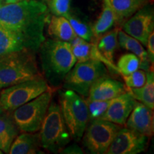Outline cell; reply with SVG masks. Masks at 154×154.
<instances>
[{
    "instance_id": "d6a6232c",
    "label": "cell",
    "mask_w": 154,
    "mask_h": 154,
    "mask_svg": "<svg viewBox=\"0 0 154 154\" xmlns=\"http://www.w3.org/2000/svg\"><path fill=\"white\" fill-rule=\"evenodd\" d=\"M4 112V111L2 110V109L1 107H0V114H1V113H2Z\"/></svg>"
},
{
    "instance_id": "83f0119b",
    "label": "cell",
    "mask_w": 154,
    "mask_h": 154,
    "mask_svg": "<svg viewBox=\"0 0 154 154\" xmlns=\"http://www.w3.org/2000/svg\"><path fill=\"white\" fill-rule=\"evenodd\" d=\"M71 0H49V9L56 16L66 17L69 14Z\"/></svg>"
},
{
    "instance_id": "4dcf8cb0",
    "label": "cell",
    "mask_w": 154,
    "mask_h": 154,
    "mask_svg": "<svg viewBox=\"0 0 154 154\" xmlns=\"http://www.w3.org/2000/svg\"><path fill=\"white\" fill-rule=\"evenodd\" d=\"M5 3L9 4V3H15V2H18L19 1H22V0H5Z\"/></svg>"
},
{
    "instance_id": "ffe728a7",
    "label": "cell",
    "mask_w": 154,
    "mask_h": 154,
    "mask_svg": "<svg viewBox=\"0 0 154 154\" xmlns=\"http://www.w3.org/2000/svg\"><path fill=\"white\" fill-rule=\"evenodd\" d=\"M119 28L116 27L112 30L107 31L91 42L96 43L97 49L107 60L113 63V57L118 47V32Z\"/></svg>"
},
{
    "instance_id": "30bf717a",
    "label": "cell",
    "mask_w": 154,
    "mask_h": 154,
    "mask_svg": "<svg viewBox=\"0 0 154 154\" xmlns=\"http://www.w3.org/2000/svg\"><path fill=\"white\" fill-rule=\"evenodd\" d=\"M148 137L128 128L122 127L113 138L107 154H137L144 151L148 144Z\"/></svg>"
},
{
    "instance_id": "5b68a950",
    "label": "cell",
    "mask_w": 154,
    "mask_h": 154,
    "mask_svg": "<svg viewBox=\"0 0 154 154\" xmlns=\"http://www.w3.org/2000/svg\"><path fill=\"white\" fill-rule=\"evenodd\" d=\"M59 106L71 137L81 140L89 121L86 101L75 91L66 89L60 93Z\"/></svg>"
},
{
    "instance_id": "9a60e30c",
    "label": "cell",
    "mask_w": 154,
    "mask_h": 154,
    "mask_svg": "<svg viewBox=\"0 0 154 154\" xmlns=\"http://www.w3.org/2000/svg\"><path fill=\"white\" fill-rule=\"evenodd\" d=\"M118 42L120 47L126 51H131L134 54L140 59V69L148 72L151 70V63L153 64L150 60L147 51L144 49L142 44L136 38L128 35L122 29H119L118 32Z\"/></svg>"
},
{
    "instance_id": "8992f818",
    "label": "cell",
    "mask_w": 154,
    "mask_h": 154,
    "mask_svg": "<svg viewBox=\"0 0 154 154\" xmlns=\"http://www.w3.org/2000/svg\"><path fill=\"white\" fill-rule=\"evenodd\" d=\"M53 91L49 88L41 95L24 103L10 114L20 132L36 133L41 128L52 99Z\"/></svg>"
},
{
    "instance_id": "f546056e",
    "label": "cell",
    "mask_w": 154,
    "mask_h": 154,
    "mask_svg": "<svg viewBox=\"0 0 154 154\" xmlns=\"http://www.w3.org/2000/svg\"><path fill=\"white\" fill-rule=\"evenodd\" d=\"M63 153H82L83 151L80 147L77 145H72L66 148H63L61 151Z\"/></svg>"
},
{
    "instance_id": "e575fe53",
    "label": "cell",
    "mask_w": 154,
    "mask_h": 154,
    "mask_svg": "<svg viewBox=\"0 0 154 154\" xmlns=\"http://www.w3.org/2000/svg\"><path fill=\"white\" fill-rule=\"evenodd\" d=\"M41 1H49V0H41Z\"/></svg>"
},
{
    "instance_id": "7402d4cb",
    "label": "cell",
    "mask_w": 154,
    "mask_h": 154,
    "mask_svg": "<svg viewBox=\"0 0 154 154\" xmlns=\"http://www.w3.org/2000/svg\"><path fill=\"white\" fill-rule=\"evenodd\" d=\"M115 24V15L109 0H102V10L91 26L93 38H96L109 31ZM92 41V40H91Z\"/></svg>"
},
{
    "instance_id": "277c9868",
    "label": "cell",
    "mask_w": 154,
    "mask_h": 154,
    "mask_svg": "<svg viewBox=\"0 0 154 154\" xmlns=\"http://www.w3.org/2000/svg\"><path fill=\"white\" fill-rule=\"evenodd\" d=\"M41 147L57 153L61 151L70 142L71 137L63 120L60 106L51 102L39 129Z\"/></svg>"
},
{
    "instance_id": "d6986e66",
    "label": "cell",
    "mask_w": 154,
    "mask_h": 154,
    "mask_svg": "<svg viewBox=\"0 0 154 154\" xmlns=\"http://www.w3.org/2000/svg\"><path fill=\"white\" fill-rule=\"evenodd\" d=\"M19 132L10 112L4 111L0 114V150L3 153H9L11 143Z\"/></svg>"
},
{
    "instance_id": "f1b7e54d",
    "label": "cell",
    "mask_w": 154,
    "mask_h": 154,
    "mask_svg": "<svg viewBox=\"0 0 154 154\" xmlns=\"http://www.w3.org/2000/svg\"><path fill=\"white\" fill-rule=\"evenodd\" d=\"M146 46L148 48V55L150 58V60L153 63L154 61V31H152L148 37Z\"/></svg>"
},
{
    "instance_id": "5bb4252c",
    "label": "cell",
    "mask_w": 154,
    "mask_h": 154,
    "mask_svg": "<svg viewBox=\"0 0 154 154\" xmlns=\"http://www.w3.org/2000/svg\"><path fill=\"white\" fill-rule=\"evenodd\" d=\"M127 91L124 84L109 76L100 79L93 84L88 92V100H111Z\"/></svg>"
},
{
    "instance_id": "44dd1931",
    "label": "cell",
    "mask_w": 154,
    "mask_h": 154,
    "mask_svg": "<svg viewBox=\"0 0 154 154\" xmlns=\"http://www.w3.org/2000/svg\"><path fill=\"white\" fill-rule=\"evenodd\" d=\"M28 49L22 36L12 31L0 26V57Z\"/></svg>"
},
{
    "instance_id": "6da1fadb",
    "label": "cell",
    "mask_w": 154,
    "mask_h": 154,
    "mask_svg": "<svg viewBox=\"0 0 154 154\" xmlns=\"http://www.w3.org/2000/svg\"><path fill=\"white\" fill-rule=\"evenodd\" d=\"M48 19V7L41 0H22L0 6V26L19 34L26 48L34 52L45 41L44 29Z\"/></svg>"
},
{
    "instance_id": "1f68e13d",
    "label": "cell",
    "mask_w": 154,
    "mask_h": 154,
    "mask_svg": "<svg viewBox=\"0 0 154 154\" xmlns=\"http://www.w3.org/2000/svg\"><path fill=\"white\" fill-rule=\"evenodd\" d=\"M4 1H5V0H0V6L3 5V4H4Z\"/></svg>"
},
{
    "instance_id": "836d02e7",
    "label": "cell",
    "mask_w": 154,
    "mask_h": 154,
    "mask_svg": "<svg viewBox=\"0 0 154 154\" xmlns=\"http://www.w3.org/2000/svg\"><path fill=\"white\" fill-rule=\"evenodd\" d=\"M2 153H4L3 151H2V150H0V154H2Z\"/></svg>"
},
{
    "instance_id": "cb8c5ba5",
    "label": "cell",
    "mask_w": 154,
    "mask_h": 154,
    "mask_svg": "<svg viewBox=\"0 0 154 154\" xmlns=\"http://www.w3.org/2000/svg\"><path fill=\"white\" fill-rule=\"evenodd\" d=\"M64 17H66L69 20L74 33L77 36L87 42H91L94 38V35L91 26H89L78 17L73 16L70 13Z\"/></svg>"
},
{
    "instance_id": "603a6c76",
    "label": "cell",
    "mask_w": 154,
    "mask_h": 154,
    "mask_svg": "<svg viewBox=\"0 0 154 154\" xmlns=\"http://www.w3.org/2000/svg\"><path fill=\"white\" fill-rule=\"evenodd\" d=\"M136 101L143 103L150 109H154V74L153 70L147 72V80L140 88H128Z\"/></svg>"
},
{
    "instance_id": "d4e9b609",
    "label": "cell",
    "mask_w": 154,
    "mask_h": 154,
    "mask_svg": "<svg viewBox=\"0 0 154 154\" xmlns=\"http://www.w3.org/2000/svg\"><path fill=\"white\" fill-rule=\"evenodd\" d=\"M119 73L122 76H126L140 68V59L133 53H127L119 58L116 65Z\"/></svg>"
},
{
    "instance_id": "7c38bea8",
    "label": "cell",
    "mask_w": 154,
    "mask_h": 154,
    "mask_svg": "<svg viewBox=\"0 0 154 154\" xmlns=\"http://www.w3.org/2000/svg\"><path fill=\"white\" fill-rule=\"evenodd\" d=\"M125 126L146 137H151L154 132L153 110L136 101Z\"/></svg>"
},
{
    "instance_id": "8fae6325",
    "label": "cell",
    "mask_w": 154,
    "mask_h": 154,
    "mask_svg": "<svg viewBox=\"0 0 154 154\" xmlns=\"http://www.w3.org/2000/svg\"><path fill=\"white\" fill-rule=\"evenodd\" d=\"M153 11L145 6L125 21L122 30L146 46L148 37L153 31Z\"/></svg>"
},
{
    "instance_id": "484cf974",
    "label": "cell",
    "mask_w": 154,
    "mask_h": 154,
    "mask_svg": "<svg viewBox=\"0 0 154 154\" xmlns=\"http://www.w3.org/2000/svg\"><path fill=\"white\" fill-rule=\"evenodd\" d=\"M111 100H86L89 121L101 119L106 111Z\"/></svg>"
},
{
    "instance_id": "4fadbf2b",
    "label": "cell",
    "mask_w": 154,
    "mask_h": 154,
    "mask_svg": "<svg viewBox=\"0 0 154 154\" xmlns=\"http://www.w3.org/2000/svg\"><path fill=\"white\" fill-rule=\"evenodd\" d=\"M136 100L127 88V91L111 100L102 119L119 126H124L134 108Z\"/></svg>"
},
{
    "instance_id": "ba28073f",
    "label": "cell",
    "mask_w": 154,
    "mask_h": 154,
    "mask_svg": "<svg viewBox=\"0 0 154 154\" xmlns=\"http://www.w3.org/2000/svg\"><path fill=\"white\" fill-rule=\"evenodd\" d=\"M49 88L43 76L4 88L0 91V107L4 111L11 112L41 95Z\"/></svg>"
},
{
    "instance_id": "4316f807",
    "label": "cell",
    "mask_w": 154,
    "mask_h": 154,
    "mask_svg": "<svg viewBox=\"0 0 154 154\" xmlns=\"http://www.w3.org/2000/svg\"><path fill=\"white\" fill-rule=\"evenodd\" d=\"M127 88H140L143 86L147 80V72L143 69H138L131 74L123 76Z\"/></svg>"
},
{
    "instance_id": "7a4b0ae2",
    "label": "cell",
    "mask_w": 154,
    "mask_h": 154,
    "mask_svg": "<svg viewBox=\"0 0 154 154\" xmlns=\"http://www.w3.org/2000/svg\"><path fill=\"white\" fill-rule=\"evenodd\" d=\"M40 59L44 76L56 86L63 79L76 63L70 42L51 38L42 44Z\"/></svg>"
},
{
    "instance_id": "9c48e42d",
    "label": "cell",
    "mask_w": 154,
    "mask_h": 154,
    "mask_svg": "<svg viewBox=\"0 0 154 154\" xmlns=\"http://www.w3.org/2000/svg\"><path fill=\"white\" fill-rule=\"evenodd\" d=\"M121 126L99 119L90 121L84 134L83 143L91 153H106Z\"/></svg>"
},
{
    "instance_id": "52a82bcc",
    "label": "cell",
    "mask_w": 154,
    "mask_h": 154,
    "mask_svg": "<svg viewBox=\"0 0 154 154\" xmlns=\"http://www.w3.org/2000/svg\"><path fill=\"white\" fill-rule=\"evenodd\" d=\"M107 76L106 66L100 61L88 60L77 62L63 79V87L82 96H88L94 83Z\"/></svg>"
},
{
    "instance_id": "e0dca14e",
    "label": "cell",
    "mask_w": 154,
    "mask_h": 154,
    "mask_svg": "<svg viewBox=\"0 0 154 154\" xmlns=\"http://www.w3.org/2000/svg\"><path fill=\"white\" fill-rule=\"evenodd\" d=\"M38 134L35 133L22 132L18 134L11 143L9 153L35 154L42 153Z\"/></svg>"
},
{
    "instance_id": "2e32d148",
    "label": "cell",
    "mask_w": 154,
    "mask_h": 154,
    "mask_svg": "<svg viewBox=\"0 0 154 154\" xmlns=\"http://www.w3.org/2000/svg\"><path fill=\"white\" fill-rule=\"evenodd\" d=\"M115 15V24L121 26L134 13L145 7L148 0H109Z\"/></svg>"
},
{
    "instance_id": "ac0fdd59",
    "label": "cell",
    "mask_w": 154,
    "mask_h": 154,
    "mask_svg": "<svg viewBox=\"0 0 154 154\" xmlns=\"http://www.w3.org/2000/svg\"><path fill=\"white\" fill-rule=\"evenodd\" d=\"M47 23L48 34L55 39L71 42L77 36L66 17L53 15Z\"/></svg>"
},
{
    "instance_id": "3957f363",
    "label": "cell",
    "mask_w": 154,
    "mask_h": 154,
    "mask_svg": "<svg viewBox=\"0 0 154 154\" xmlns=\"http://www.w3.org/2000/svg\"><path fill=\"white\" fill-rule=\"evenodd\" d=\"M34 53L23 49L0 57V89L42 76Z\"/></svg>"
}]
</instances>
